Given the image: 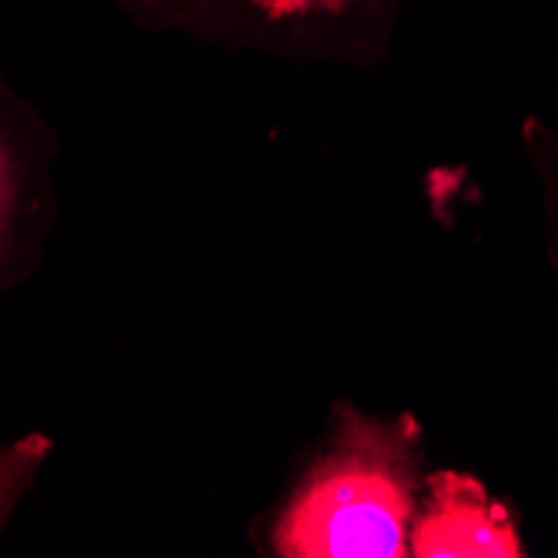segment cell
<instances>
[{"mask_svg": "<svg viewBox=\"0 0 558 558\" xmlns=\"http://www.w3.org/2000/svg\"><path fill=\"white\" fill-rule=\"evenodd\" d=\"M418 558H522L515 519L482 482L459 472L425 478V498L409 538Z\"/></svg>", "mask_w": 558, "mask_h": 558, "instance_id": "obj_2", "label": "cell"}, {"mask_svg": "<svg viewBox=\"0 0 558 558\" xmlns=\"http://www.w3.org/2000/svg\"><path fill=\"white\" fill-rule=\"evenodd\" d=\"M422 432L401 418L348 409L335 445L294 492L278 525V551L294 558H398L409 555L418 515Z\"/></svg>", "mask_w": 558, "mask_h": 558, "instance_id": "obj_1", "label": "cell"}, {"mask_svg": "<svg viewBox=\"0 0 558 558\" xmlns=\"http://www.w3.org/2000/svg\"><path fill=\"white\" fill-rule=\"evenodd\" d=\"M241 4L268 21H312V17H344L359 8L381 4V0H241Z\"/></svg>", "mask_w": 558, "mask_h": 558, "instance_id": "obj_3", "label": "cell"}, {"mask_svg": "<svg viewBox=\"0 0 558 558\" xmlns=\"http://www.w3.org/2000/svg\"><path fill=\"white\" fill-rule=\"evenodd\" d=\"M0 184H4V181H0Z\"/></svg>", "mask_w": 558, "mask_h": 558, "instance_id": "obj_5", "label": "cell"}, {"mask_svg": "<svg viewBox=\"0 0 558 558\" xmlns=\"http://www.w3.org/2000/svg\"><path fill=\"white\" fill-rule=\"evenodd\" d=\"M532 150L545 161V174L551 181V208H555V234H558V137L545 134L542 128H532Z\"/></svg>", "mask_w": 558, "mask_h": 558, "instance_id": "obj_4", "label": "cell"}]
</instances>
